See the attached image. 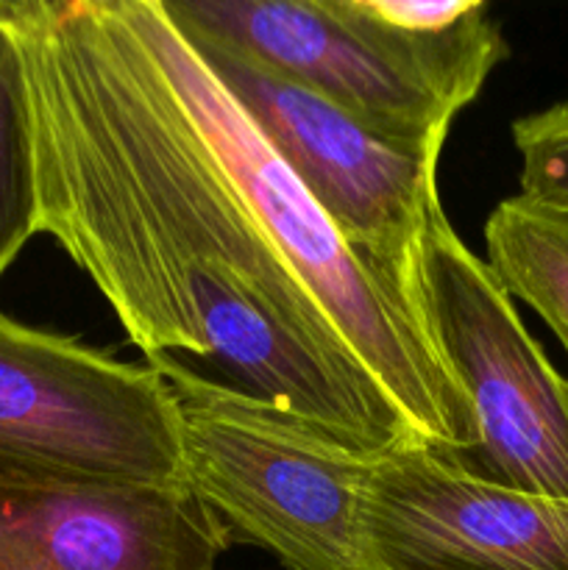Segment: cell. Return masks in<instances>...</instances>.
<instances>
[{
  "label": "cell",
  "mask_w": 568,
  "mask_h": 570,
  "mask_svg": "<svg viewBox=\"0 0 568 570\" xmlns=\"http://www.w3.org/2000/svg\"><path fill=\"white\" fill-rule=\"evenodd\" d=\"M20 50L39 234L150 360L365 456L477 443L466 393L393 282L337 234L161 0H0Z\"/></svg>",
  "instance_id": "1"
},
{
  "label": "cell",
  "mask_w": 568,
  "mask_h": 570,
  "mask_svg": "<svg viewBox=\"0 0 568 570\" xmlns=\"http://www.w3.org/2000/svg\"><path fill=\"white\" fill-rule=\"evenodd\" d=\"M189 37L232 48L412 148L451 120L507 56L482 0H161Z\"/></svg>",
  "instance_id": "2"
},
{
  "label": "cell",
  "mask_w": 568,
  "mask_h": 570,
  "mask_svg": "<svg viewBox=\"0 0 568 570\" xmlns=\"http://www.w3.org/2000/svg\"><path fill=\"white\" fill-rule=\"evenodd\" d=\"M150 365L176 406L184 490L228 540L271 551L287 570H365L360 507L373 456L187 362Z\"/></svg>",
  "instance_id": "3"
},
{
  "label": "cell",
  "mask_w": 568,
  "mask_h": 570,
  "mask_svg": "<svg viewBox=\"0 0 568 570\" xmlns=\"http://www.w3.org/2000/svg\"><path fill=\"white\" fill-rule=\"evenodd\" d=\"M0 479L184 490L165 379L0 312Z\"/></svg>",
  "instance_id": "4"
},
{
  "label": "cell",
  "mask_w": 568,
  "mask_h": 570,
  "mask_svg": "<svg viewBox=\"0 0 568 570\" xmlns=\"http://www.w3.org/2000/svg\"><path fill=\"white\" fill-rule=\"evenodd\" d=\"M410 301L473 412L477 443L457 462L499 488L568 501V379L443 206L423 228Z\"/></svg>",
  "instance_id": "5"
},
{
  "label": "cell",
  "mask_w": 568,
  "mask_h": 570,
  "mask_svg": "<svg viewBox=\"0 0 568 570\" xmlns=\"http://www.w3.org/2000/svg\"><path fill=\"white\" fill-rule=\"evenodd\" d=\"M184 37L340 237L410 301L423 228L443 206L438 193L443 150L382 137L259 61L209 39Z\"/></svg>",
  "instance_id": "6"
},
{
  "label": "cell",
  "mask_w": 568,
  "mask_h": 570,
  "mask_svg": "<svg viewBox=\"0 0 568 570\" xmlns=\"http://www.w3.org/2000/svg\"><path fill=\"white\" fill-rule=\"evenodd\" d=\"M360 540L365 570H568V501L490 484L410 440L371 460Z\"/></svg>",
  "instance_id": "7"
},
{
  "label": "cell",
  "mask_w": 568,
  "mask_h": 570,
  "mask_svg": "<svg viewBox=\"0 0 568 570\" xmlns=\"http://www.w3.org/2000/svg\"><path fill=\"white\" fill-rule=\"evenodd\" d=\"M228 543L187 490L0 479V570H215Z\"/></svg>",
  "instance_id": "8"
},
{
  "label": "cell",
  "mask_w": 568,
  "mask_h": 570,
  "mask_svg": "<svg viewBox=\"0 0 568 570\" xmlns=\"http://www.w3.org/2000/svg\"><path fill=\"white\" fill-rule=\"evenodd\" d=\"M484 245L501 287L523 301L568 354V212L518 193L490 212Z\"/></svg>",
  "instance_id": "9"
},
{
  "label": "cell",
  "mask_w": 568,
  "mask_h": 570,
  "mask_svg": "<svg viewBox=\"0 0 568 570\" xmlns=\"http://www.w3.org/2000/svg\"><path fill=\"white\" fill-rule=\"evenodd\" d=\"M39 234L37 170L20 50L0 22V278Z\"/></svg>",
  "instance_id": "10"
},
{
  "label": "cell",
  "mask_w": 568,
  "mask_h": 570,
  "mask_svg": "<svg viewBox=\"0 0 568 570\" xmlns=\"http://www.w3.org/2000/svg\"><path fill=\"white\" fill-rule=\"evenodd\" d=\"M521 195L568 212V98L512 122Z\"/></svg>",
  "instance_id": "11"
}]
</instances>
